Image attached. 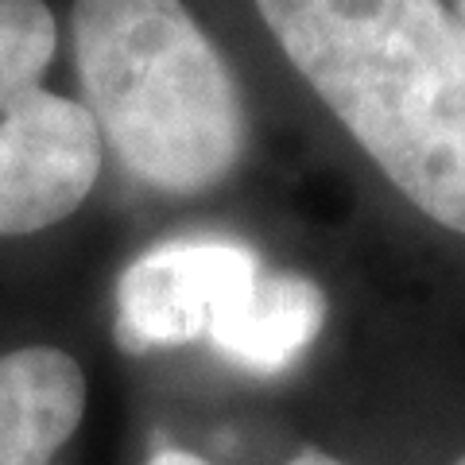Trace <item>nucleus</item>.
Wrapping results in <instances>:
<instances>
[{"instance_id": "obj_4", "label": "nucleus", "mask_w": 465, "mask_h": 465, "mask_svg": "<svg viewBox=\"0 0 465 465\" xmlns=\"http://www.w3.org/2000/svg\"><path fill=\"white\" fill-rule=\"evenodd\" d=\"M260 256L229 237H179L148 249L116 283V345L124 353L217 341L264 280Z\"/></svg>"}, {"instance_id": "obj_9", "label": "nucleus", "mask_w": 465, "mask_h": 465, "mask_svg": "<svg viewBox=\"0 0 465 465\" xmlns=\"http://www.w3.org/2000/svg\"><path fill=\"white\" fill-rule=\"evenodd\" d=\"M454 5H458V12H454V16H458V24H461V32H465V0H454Z\"/></svg>"}, {"instance_id": "obj_2", "label": "nucleus", "mask_w": 465, "mask_h": 465, "mask_svg": "<svg viewBox=\"0 0 465 465\" xmlns=\"http://www.w3.org/2000/svg\"><path fill=\"white\" fill-rule=\"evenodd\" d=\"M70 32L85 109L128 174L167 194L229 179L244 97L183 0H74Z\"/></svg>"}, {"instance_id": "obj_1", "label": "nucleus", "mask_w": 465, "mask_h": 465, "mask_svg": "<svg viewBox=\"0 0 465 465\" xmlns=\"http://www.w3.org/2000/svg\"><path fill=\"white\" fill-rule=\"evenodd\" d=\"M391 186L465 232V32L442 0H256Z\"/></svg>"}, {"instance_id": "obj_7", "label": "nucleus", "mask_w": 465, "mask_h": 465, "mask_svg": "<svg viewBox=\"0 0 465 465\" xmlns=\"http://www.w3.org/2000/svg\"><path fill=\"white\" fill-rule=\"evenodd\" d=\"M143 465H210L202 454H191V450H174V446H163L143 461Z\"/></svg>"}, {"instance_id": "obj_8", "label": "nucleus", "mask_w": 465, "mask_h": 465, "mask_svg": "<svg viewBox=\"0 0 465 465\" xmlns=\"http://www.w3.org/2000/svg\"><path fill=\"white\" fill-rule=\"evenodd\" d=\"M287 465H345V461H338V458L322 454V450H302V454H295V458H291ZM454 465H465V454H461Z\"/></svg>"}, {"instance_id": "obj_3", "label": "nucleus", "mask_w": 465, "mask_h": 465, "mask_svg": "<svg viewBox=\"0 0 465 465\" xmlns=\"http://www.w3.org/2000/svg\"><path fill=\"white\" fill-rule=\"evenodd\" d=\"M58 27L43 0H0V237H27L74 213L101 171L85 105L43 90Z\"/></svg>"}, {"instance_id": "obj_6", "label": "nucleus", "mask_w": 465, "mask_h": 465, "mask_svg": "<svg viewBox=\"0 0 465 465\" xmlns=\"http://www.w3.org/2000/svg\"><path fill=\"white\" fill-rule=\"evenodd\" d=\"M322 322L326 295L314 280L299 272H264L237 322L213 341V349L256 376H275L314 345Z\"/></svg>"}, {"instance_id": "obj_5", "label": "nucleus", "mask_w": 465, "mask_h": 465, "mask_svg": "<svg viewBox=\"0 0 465 465\" xmlns=\"http://www.w3.org/2000/svg\"><path fill=\"white\" fill-rule=\"evenodd\" d=\"M85 415L78 361L51 345L0 357V465H54Z\"/></svg>"}]
</instances>
